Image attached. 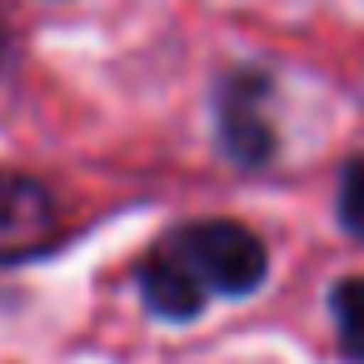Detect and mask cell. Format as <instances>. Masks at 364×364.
<instances>
[{"label": "cell", "instance_id": "3957f363", "mask_svg": "<svg viewBox=\"0 0 364 364\" xmlns=\"http://www.w3.org/2000/svg\"><path fill=\"white\" fill-rule=\"evenodd\" d=\"M60 235V205L26 175H0V264L46 255Z\"/></svg>", "mask_w": 364, "mask_h": 364}, {"label": "cell", "instance_id": "5b68a950", "mask_svg": "<svg viewBox=\"0 0 364 364\" xmlns=\"http://www.w3.org/2000/svg\"><path fill=\"white\" fill-rule=\"evenodd\" d=\"M339 225L364 240V155H354L339 175Z\"/></svg>", "mask_w": 364, "mask_h": 364}, {"label": "cell", "instance_id": "6da1fadb", "mask_svg": "<svg viewBox=\"0 0 364 364\" xmlns=\"http://www.w3.org/2000/svg\"><path fill=\"white\" fill-rule=\"evenodd\" d=\"M269 274V255L255 230L240 220H190L155 240V250L135 264V284L150 314L185 324L215 294H250Z\"/></svg>", "mask_w": 364, "mask_h": 364}, {"label": "cell", "instance_id": "277c9868", "mask_svg": "<svg viewBox=\"0 0 364 364\" xmlns=\"http://www.w3.org/2000/svg\"><path fill=\"white\" fill-rule=\"evenodd\" d=\"M329 314H334V334H339L344 359L364 364V274L334 284V294H329Z\"/></svg>", "mask_w": 364, "mask_h": 364}, {"label": "cell", "instance_id": "8992f818", "mask_svg": "<svg viewBox=\"0 0 364 364\" xmlns=\"http://www.w3.org/2000/svg\"><path fill=\"white\" fill-rule=\"evenodd\" d=\"M0 60H6V31H0Z\"/></svg>", "mask_w": 364, "mask_h": 364}, {"label": "cell", "instance_id": "7a4b0ae2", "mask_svg": "<svg viewBox=\"0 0 364 364\" xmlns=\"http://www.w3.org/2000/svg\"><path fill=\"white\" fill-rule=\"evenodd\" d=\"M215 120H220V145L235 165L259 170L274 155V125H269V75L259 70H235L220 95H215Z\"/></svg>", "mask_w": 364, "mask_h": 364}]
</instances>
